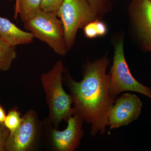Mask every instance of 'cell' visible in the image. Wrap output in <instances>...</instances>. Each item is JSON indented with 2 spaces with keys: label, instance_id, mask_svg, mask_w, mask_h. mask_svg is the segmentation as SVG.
<instances>
[{
  "label": "cell",
  "instance_id": "18",
  "mask_svg": "<svg viewBox=\"0 0 151 151\" xmlns=\"http://www.w3.org/2000/svg\"><path fill=\"white\" fill-rule=\"evenodd\" d=\"M96 22L99 37L105 35L108 32V27L106 24L99 19H96Z\"/></svg>",
  "mask_w": 151,
  "mask_h": 151
},
{
  "label": "cell",
  "instance_id": "17",
  "mask_svg": "<svg viewBox=\"0 0 151 151\" xmlns=\"http://www.w3.org/2000/svg\"><path fill=\"white\" fill-rule=\"evenodd\" d=\"M10 133L4 123H0V151H6V143Z\"/></svg>",
  "mask_w": 151,
  "mask_h": 151
},
{
  "label": "cell",
  "instance_id": "6",
  "mask_svg": "<svg viewBox=\"0 0 151 151\" xmlns=\"http://www.w3.org/2000/svg\"><path fill=\"white\" fill-rule=\"evenodd\" d=\"M129 13L139 42L145 50L151 51V0H132Z\"/></svg>",
  "mask_w": 151,
  "mask_h": 151
},
{
  "label": "cell",
  "instance_id": "7",
  "mask_svg": "<svg viewBox=\"0 0 151 151\" xmlns=\"http://www.w3.org/2000/svg\"><path fill=\"white\" fill-rule=\"evenodd\" d=\"M142 103L135 94L125 93L116 100L111 108L108 126L116 129L127 126L138 119L142 111Z\"/></svg>",
  "mask_w": 151,
  "mask_h": 151
},
{
  "label": "cell",
  "instance_id": "12",
  "mask_svg": "<svg viewBox=\"0 0 151 151\" xmlns=\"http://www.w3.org/2000/svg\"><path fill=\"white\" fill-rule=\"evenodd\" d=\"M17 56L16 47L10 45L0 37V71L9 70Z\"/></svg>",
  "mask_w": 151,
  "mask_h": 151
},
{
  "label": "cell",
  "instance_id": "13",
  "mask_svg": "<svg viewBox=\"0 0 151 151\" xmlns=\"http://www.w3.org/2000/svg\"><path fill=\"white\" fill-rule=\"evenodd\" d=\"M90 7L96 14L97 19H100L105 14L111 10V0H86Z\"/></svg>",
  "mask_w": 151,
  "mask_h": 151
},
{
  "label": "cell",
  "instance_id": "1",
  "mask_svg": "<svg viewBox=\"0 0 151 151\" xmlns=\"http://www.w3.org/2000/svg\"><path fill=\"white\" fill-rule=\"evenodd\" d=\"M109 60L107 55L84 65L83 79L73 80L67 74L66 82L73 103V115H77L91 126L90 133L95 137L103 134L108 126V118L116 96L111 87L109 73H106Z\"/></svg>",
  "mask_w": 151,
  "mask_h": 151
},
{
  "label": "cell",
  "instance_id": "11",
  "mask_svg": "<svg viewBox=\"0 0 151 151\" xmlns=\"http://www.w3.org/2000/svg\"><path fill=\"white\" fill-rule=\"evenodd\" d=\"M42 0H18L15 6V19L19 15L23 22L31 18L41 10Z\"/></svg>",
  "mask_w": 151,
  "mask_h": 151
},
{
  "label": "cell",
  "instance_id": "20",
  "mask_svg": "<svg viewBox=\"0 0 151 151\" xmlns=\"http://www.w3.org/2000/svg\"><path fill=\"white\" fill-rule=\"evenodd\" d=\"M7 1H13V0H7ZM18 0H16V4Z\"/></svg>",
  "mask_w": 151,
  "mask_h": 151
},
{
  "label": "cell",
  "instance_id": "3",
  "mask_svg": "<svg viewBox=\"0 0 151 151\" xmlns=\"http://www.w3.org/2000/svg\"><path fill=\"white\" fill-rule=\"evenodd\" d=\"M24 24L25 29L46 43L57 54L61 56L67 54L68 50L62 24L56 13L41 10Z\"/></svg>",
  "mask_w": 151,
  "mask_h": 151
},
{
  "label": "cell",
  "instance_id": "5",
  "mask_svg": "<svg viewBox=\"0 0 151 151\" xmlns=\"http://www.w3.org/2000/svg\"><path fill=\"white\" fill-rule=\"evenodd\" d=\"M109 74L111 90L116 96L121 92L132 91L139 92L151 99L150 88L138 82L130 72L124 55L122 39L115 45L113 65Z\"/></svg>",
  "mask_w": 151,
  "mask_h": 151
},
{
  "label": "cell",
  "instance_id": "19",
  "mask_svg": "<svg viewBox=\"0 0 151 151\" xmlns=\"http://www.w3.org/2000/svg\"><path fill=\"white\" fill-rule=\"evenodd\" d=\"M5 111L2 106L0 105V123H4L6 117Z\"/></svg>",
  "mask_w": 151,
  "mask_h": 151
},
{
  "label": "cell",
  "instance_id": "14",
  "mask_svg": "<svg viewBox=\"0 0 151 151\" xmlns=\"http://www.w3.org/2000/svg\"><path fill=\"white\" fill-rule=\"evenodd\" d=\"M22 121L21 114L16 108H13L6 116L4 124L9 130L10 134L15 132L20 125Z\"/></svg>",
  "mask_w": 151,
  "mask_h": 151
},
{
  "label": "cell",
  "instance_id": "16",
  "mask_svg": "<svg viewBox=\"0 0 151 151\" xmlns=\"http://www.w3.org/2000/svg\"><path fill=\"white\" fill-rule=\"evenodd\" d=\"M84 35L89 39L95 38L99 37L96 19L88 23L84 27Z\"/></svg>",
  "mask_w": 151,
  "mask_h": 151
},
{
  "label": "cell",
  "instance_id": "10",
  "mask_svg": "<svg viewBox=\"0 0 151 151\" xmlns=\"http://www.w3.org/2000/svg\"><path fill=\"white\" fill-rule=\"evenodd\" d=\"M0 37L14 47L31 43L35 38L31 32L21 29L8 19L1 17Z\"/></svg>",
  "mask_w": 151,
  "mask_h": 151
},
{
  "label": "cell",
  "instance_id": "15",
  "mask_svg": "<svg viewBox=\"0 0 151 151\" xmlns=\"http://www.w3.org/2000/svg\"><path fill=\"white\" fill-rule=\"evenodd\" d=\"M63 0H42L41 9L47 12L56 13Z\"/></svg>",
  "mask_w": 151,
  "mask_h": 151
},
{
  "label": "cell",
  "instance_id": "4",
  "mask_svg": "<svg viewBox=\"0 0 151 151\" xmlns=\"http://www.w3.org/2000/svg\"><path fill=\"white\" fill-rule=\"evenodd\" d=\"M56 13L62 23L68 50L73 47L78 30L97 19L86 0H63Z\"/></svg>",
  "mask_w": 151,
  "mask_h": 151
},
{
  "label": "cell",
  "instance_id": "9",
  "mask_svg": "<svg viewBox=\"0 0 151 151\" xmlns=\"http://www.w3.org/2000/svg\"><path fill=\"white\" fill-rule=\"evenodd\" d=\"M67 120L68 125L63 131L52 130V138L54 147L59 151H73L78 148L83 134L84 121L79 116L73 115Z\"/></svg>",
  "mask_w": 151,
  "mask_h": 151
},
{
  "label": "cell",
  "instance_id": "2",
  "mask_svg": "<svg viewBox=\"0 0 151 151\" xmlns=\"http://www.w3.org/2000/svg\"><path fill=\"white\" fill-rule=\"evenodd\" d=\"M65 71L63 63L59 60L41 77L46 94L50 120L55 125L63 120L67 121L73 116V108H71L72 97L66 93L63 87V74Z\"/></svg>",
  "mask_w": 151,
  "mask_h": 151
},
{
  "label": "cell",
  "instance_id": "8",
  "mask_svg": "<svg viewBox=\"0 0 151 151\" xmlns=\"http://www.w3.org/2000/svg\"><path fill=\"white\" fill-rule=\"evenodd\" d=\"M37 134V117L34 111H29L22 117L19 127L10 134L6 145V151H26L32 147Z\"/></svg>",
  "mask_w": 151,
  "mask_h": 151
}]
</instances>
